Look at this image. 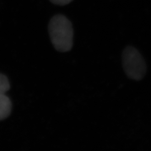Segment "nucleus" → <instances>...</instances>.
Masks as SVG:
<instances>
[{"label":"nucleus","mask_w":151,"mask_h":151,"mask_svg":"<svg viewBox=\"0 0 151 151\" xmlns=\"http://www.w3.org/2000/svg\"><path fill=\"white\" fill-rule=\"evenodd\" d=\"M51 42L55 49L60 52L70 51L73 46V29L72 23L65 16H53L48 25Z\"/></svg>","instance_id":"obj_1"},{"label":"nucleus","mask_w":151,"mask_h":151,"mask_svg":"<svg viewBox=\"0 0 151 151\" xmlns=\"http://www.w3.org/2000/svg\"><path fill=\"white\" fill-rule=\"evenodd\" d=\"M122 63L124 72L130 79L139 81L146 74L145 60L137 49L129 46L122 54Z\"/></svg>","instance_id":"obj_2"},{"label":"nucleus","mask_w":151,"mask_h":151,"mask_svg":"<svg viewBox=\"0 0 151 151\" xmlns=\"http://www.w3.org/2000/svg\"><path fill=\"white\" fill-rule=\"evenodd\" d=\"M12 103L5 94L0 95V120L6 119L11 113Z\"/></svg>","instance_id":"obj_3"},{"label":"nucleus","mask_w":151,"mask_h":151,"mask_svg":"<svg viewBox=\"0 0 151 151\" xmlns=\"http://www.w3.org/2000/svg\"><path fill=\"white\" fill-rule=\"evenodd\" d=\"M10 85L7 77L0 73V95L5 94L6 92L9 90Z\"/></svg>","instance_id":"obj_4"},{"label":"nucleus","mask_w":151,"mask_h":151,"mask_svg":"<svg viewBox=\"0 0 151 151\" xmlns=\"http://www.w3.org/2000/svg\"><path fill=\"white\" fill-rule=\"evenodd\" d=\"M49 1L55 5L65 6L69 4L73 0H49Z\"/></svg>","instance_id":"obj_5"}]
</instances>
